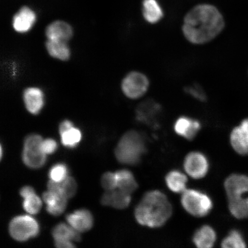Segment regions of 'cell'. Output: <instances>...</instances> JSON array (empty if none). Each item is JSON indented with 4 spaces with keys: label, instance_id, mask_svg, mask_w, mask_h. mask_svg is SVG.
Segmentation results:
<instances>
[{
    "label": "cell",
    "instance_id": "1",
    "mask_svg": "<svg viewBox=\"0 0 248 248\" xmlns=\"http://www.w3.org/2000/svg\"><path fill=\"white\" fill-rule=\"evenodd\" d=\"M224 26V18L218 9L213 5L202 4L186 14L182 30L188 42L200 45L216 38Z\"/></svg>",
    "mask_w": 248,
    "mask_h": 248
},
{
    "label": "cell",
    "instance_id": "2",
    "mask_svg": "<svg viewBox=\"0 0 248 248\" xmlns=\"http://www.w3.org/2000/svg\"><path fill=\"white\" fill-rule=\"evenodd\" d=\"M172 213V207L166 195L159 190L147 192L135 210V217L140 225L151 228H160L166 224Z\"/></svg>",
    "mask_w": 248,
    "mask_h": 248
},
{
    "label": "cell",
    "instance_id": "3",
    "mask_svg": "<svg viewBox=\"0 0 248 248\" xmlns=\"http://www.w3.org/2000/svg\"><path fill=\"white\" fill-rule=\"evenodd\" d=\"M145 152L146 143L143 136L140 133L131 130L121 138L115 149V155L120 163L133 166L140 162Z\"/></svg>",
    "mask_w": 248,
    "mask_h": 248
},
{
    "label": "cell",
    "instance_id": "4",
    "mask_svg": "<svg viewBox=\"0 0 248 248\" xmlns=\"http://www.w3.org/2000/svg\"><path fill=\"white\" fill-rule=\"evenodd\" d=\"M182 194V205L191 216L197 217L206 216L212 210V200L208 195L202 192L186 189Z\"/></svg>",
    "mask_w": 248,
    "mask_h": 248
},
{
    "label": "cell",
    "instance_id": "5",
    "mask_svg": "<svg viewBox=\"0 0 248 248\" xmlns=\"http://www.w3.org/2000/svg\"><path fill=\"white\" fill-rule=\"evenodd\" d=\"M9 233L15 240L28 241L37 236L40 232V225L37 220L29 215L15 217L9 226Z\"/></svg>",
    "mask_w": 248,
    "mask_h": 248
},
{
    "label": "cell",
    "instance_id": "6",
    "mask_svg": "<svg viewBox=\"0 0 248 248\" xmlns=\"http://www.w3.org/2000/svg\"><path fill=\"white\" fill-rule=\"evenodd\" d=\"M43 140L42 136L38 134L30 135L25 139L23 161L25 165L29 168H41L46 162V155L41 149Z\"/></svg>",
    "mask_w": 248,
    "mask_h": 248
},
{
    "label": "cell",
    "instance_id": "7",
    "mask_svg": "<svg viewBox=\"0 0 248 248\" xmlns=\"http://www.w3.org/2000/svg\"><path fill=\"white\" fill-rule=\"evenodd\" d=\"M150 87V80L144 74L132 71L124 77L121 88L124 95L131 100H138L146 94Z\"/></svg>",
    "mask_w": 248,
    "mask_h": 248
},
{
    "label": "cell",
    "instance_id": "8",
    "mask_svg": "<svg viewBox=\"0 0 248 248\" xmlns=\"http://www.w3.org/2000/svg\"><path fill=\"white\" fill-rule=\"evenodd\" d=\"M209 166L206 157L200 152H192L186 156L184 160L186 172L195 179L203 178L208 171Z\"/></svg>",
    "mask_w": 248,
    "mask_h": 248
},
{
    "label": "cell",
    "instance_id": "9",
    "mask_svg": "<svg viewBox=\"0 0 248 248\" xmlns=\"http://www.w3.org/2000/svg\"><path fill=\"white\" fill-rule=\"evenodd\" d=\"M55 246L60 248L75 247L74 242L81 239L80 232L74 229L69 224L61 223L56 225L52 231Z\"/></svg>",
    "mask_w": 248,
    "mask_h": 248
},
{
    "label": "cell",
    "instance_id": "10",
    "mask_svg": "<svg viewBox=\"0 0 248 248\" xmlns=\"http://www.w3.org/2000/svg\"><path fill=\"white\" fill-rule=\"evenodd\" d=\"M23 98L27 110L33 115H38L45 107V93L38 87H29L25 89Z\"/></svg>",
    "mask_w": 248,
    "mask_h": 248
},
{
    "label": "cell",
    "instance_id": "11",
    "mask_svg": "<svg viewBox=\"0 0 248 248\" xmlns=\"http://www.w3.org/2000/svg\"><path fill=\"white\" fill-rule=\"evenodd\" d=\"M36 20L35 12L29 7H24L14 16L12 27L16 32L26 33L32 29Z\"/></svg>",
    "mask_w": 248,
    "mask_h": 248
},
{
    "label": "cell",
    "instance_id": "12",
    "mask_svg": "<svg viewBox=\"0 0 248 248\" xmlns=\"http://www.w3.org/2000/svg\"><path fill=\"white\" fill-rule=\"evenodd\" d=\"M45 33L47 40L68 42L73 38L74 31L69 24L58 20L46 27Z\"/></svg>",
    "mask_w": 248,
    "mask_h": 248
},
{
    "label": "cell",
    "instance_id": "13",
    "mask_svg": "<svg viewBox=\"0 0 248 248\" xmlns=\"http://www.w3.org/2000/svg\"><path fill=\"white\" fill-rule=\"evenodd\" d=\"M68 224L79 232H88L94 224L92 213L89 210L82 209L74 211L66 216Z\"/></svg>",
    "mask_w": 248,
    "mask_h": 248
},
{
    "label": "cell",
    "instance_id": "14",
    "mask_svg": "<svg viewBox=\"0 0 248 248\" xmlns=\"http://www.w3.org/2000/svg\"><path fill=\"white\" fill-rule=\"evenodd\" d=\"M47 212L53 216L62 215L66 210L68 198L57 191L48 190L43 195Z\"/></svg>",
    "mask_w": 248,
    "mask_h": 248
},
{
    "label": "cell",
    "instance_id": "15",
    "mask_svg": "<svg viewBox=\"0 0 248 248\" xmlns=\"http://www.w3.org/2000/svg\"><path fill=\"white\" fill-rule=\"evenodd\" d=\"M102 205L113 207L117 209H124L131 202V194L126 193L119 189L107 191L102 195L101 200Z\"/></svg>",
    "mask_w": 248,
    "mask_h": 248
},
{
    "label": "cell",
    "instance_id": "16",
    "mask_svg": "<svg viewBox=\"0 0 248 248\" xmlns=\"http://www.w3.org/2000/svg\"><path fill=\"white\" fill-rule=\"evenodd\" d=\"M225 187L229 199L242 197L248 192V177L243 175H232L226 180Z\"/></svg>",
    "mask_w": 248,
    "mask_h": 248
},
{
    "label": "cell",
    "instance_id": "17",
    "mask_svg": "<svg viewBox=\"0 0 248 248\" xmlns=\"http://www.w3.org/2000/svg\"><path fill=\"white\" fill-rule=\"evenodd\" d=\"M201 128V124L198 121L186 117L179 118L174 124L176 133L189 140L195 137Z\"/></svg>",
    "mask_w": 248,
    "mask_h": 248
},
{
    "label": "cell",
    "instance_id": "18",
    "mask_svg": "<svg viewBox=\"0 0 248 248\" xmlns=\"http://www.w3.org/2000/svg\"><path fill=\"white\" fill-rule=\"evenodd\" d=\"M193 240L194 244L198 248H212L216 240V233L210 226L204 225L195 232Z\"/></svg>",
    "mask_w": 248,
    "mask_h": 248
},
{
    "label": "cell",
    "instance_id": "19",
    "mask_svg": "<svg viewBox=\"0 0 248 248\" xmlns=\"http://www.w3.org/2000/svg\"><path fill=\"white\" fill-rule=\"evenodd\" d=\"M46 48L48 54L56 60L62 61L70 60L71 49L67 42L47 40Z\"/></svg>",
    "mask_w": 248,
    "mask_h": 248
},
{
    "label": "cell",
    "instance_id": "20",
    "mask_svg": "<svg viewBox=\"0 0 248 248\" xmlns=\"http://www.w3.org/2000/svg\"><path fill=\"white\" fill-rule=\"evenodd\" d=\"M161 110L160 105L153 101H147L140 105L136 110V118L139 122L151 123Z\"/></svg>",
    "mask_w": 248,
    "mask_h": 248
},
{
    "label": "cell",
    "instance_id": "21",
    "mask_svg": "<svg viewBox=\"0 0 248 248\" xmlns=\"http://www.w3.org/2000/svg\"><path fill=\"white\" fill-rule=\"evenodd\" d=\"M117 180V188L126 193L132 194L137 190V182L130 170H120L115 172Z\"/></svg>",
    "mask_w": 248,
    "mask_h": 248
},
{
    "label": "cell",
    "instance_id": "22",
    "mask_svg": "<svg viewBox=\"0 0 248 248\" xmlns=\"http://www.w3.org/2000/svg\"><path fill=\"white\" fill-rule=\"evenodd\" d=\"M48 190H53L63 195L69 199L75 195L77 191V184L76 180L70 176L60 183L50 181L48 182Z\"/></svg>",
    "mask_w": 248,
    "mask_h": 248
},
{
    "label": "cell",
    "instance_id": "23",
    "mask_svg": "<svg viewBox=\"0 0 248 248\" xmlns=\"http://www.w3.org/2000/svg\"><path fill=\"white\" fill-rule=\"evenodd\" d=\"M187 176L179 170H173L166 176V183L170 190L175 193H182L187 189Z\"/></svg>",
    "mask_w": 248,
    "mask_h": 248
},
{
    "label": "cell",
    "instance_id": "24",
    "mask_svg": "<svg viewBox=\"0 0 248 248\" xmlns=\"http://www.w3.org/2000/svg\"><path fill=\"white\" fill-rule=\"evenodd\" d=\"M231 141L237 153L242 155H248V134L243 127L238 126L232 130Z\"/></svg>",
    "mask_w": 248,
    "mask_h": 248
},
{
    "label": "cell",
    "instance_id": "25",
    "mask_svg": "<svg viewBox=\"0 0 248 248\" xmlns=\"http://www.w3.org/2000/svg\"><path fill=\"white\" fill-rule=\"evenodd\" d=\"M142 14L145 20L150 24H156L162 19V8L156 0H144L142 4Z\"/></svg>",
    "mask_w": 248,
    "mask_h": 248
},
{
    "label": "cell",
    "instance_id": "26",
    "mask_svg": "<svg viewBox=\"0 0 248 248\" xmlns=\"http://www.w3.org/2000/svg\"><path fill=\"white\" fill-rule=\"evenodd\" d=\"M229 209L232 215L237 218L248 217V201L243 197H238L229 200Z\"/></svg>",
    "mask_w": 248,
    "mask_h": 248
},
{
    "label": "cell",
    "instance_id": "27",
    "mask_svg": "<svg viewBox=\"0 0 248 248\" xmlns=\"http://www.w3.org/2000/svg\"><path fill=\"white\" fill-rule=\"evenodd\" d=\"M62 144L69 148L78 146L82 138V132L75 126L60 134Z\"/></svg>",
    "mask_w": 248,
    "mask_h": 248
},
{
    "label": "cell",
    "instance_id": "28",
    "mask_svg": "<svg viewBox=\"0 0 248 248\" xmlns=\"http://www.w3.org/2000/svg\"><path fill=\"white\" fill-rule=\"evenodd\" d=\"M23 207L28 213L35 215L39 213L42 209V201L36 193H34L29 197L24 198Z\"/></svg>",
    "mask_w": 248,
    "mask_h": 248
},
{
    "label": "cell",
    "instance_id": "29",
    "mask_svg": "<svg viewBox=\"0 0 248 248\" xmlns=\"http://www.w3.org/2000/svg\"><path fill=\"white\" fill-rule=\"evenodd\" d=\"M69 170L64 163L55 164L49 170L48 176L50 181L60 183L63 181L69 176Z\"/></svg>",
    "mask_w": 248,
    "mask_h": 248
},
{
    "label": "cell",
    "instance_id": "30",
    "mask_svg": "<svg viewBox=\"0 0 248 248\" xmlns=\"http://www.w3.org/2000/svg\"><path fill=\"white\" fill-rule=\"evenodd\" d=\"M223 248H244L246 247L243 235L237 231H232L222 241Z\"/></svg>",
    "mask_w": 248,
    "mask_h": 248
},
{
    "label": "cell",
    "instance_id": "31",
    "mask_svg": "<svg viewBox=\"0 0 248 248\" xmlns=\"http://www.w3.org/2000/svg\"><path fill=\"white\" fill-rule=\"evenodd\" d=\"M184 91L187 94L190 95L196 100L204 102L207 100L206 95L202 88L198 84H193L185 87Z\"/></svg>",
    "mask_w": 248,
    "mask_h": 248
},
{
    "label": "cell",
    "instance_id": "32",
    "mask_svg": "<svg viewBox=\"0 0 248 248\" xmlns=\"http://www.w3.org/2000/svg\"><path fill=\"white\" fill-rule=\"evenodd\" d=\"M101 185L106 191H111L117 188V180L115 172H107L102 175Z\"/></svg>",
    "mask_w": 248,
    "mask_h": 248
},
{
    "label": "cell",
    "instance_id": "33",
    "mask_svg": "<svg viewBox=\"0 0 248 248\" xmlns=\"http://www.w3.org/2000/svg\"><path fill=\"white\" fill-rule=\"evenodd\" d=\"M58 147V143L55 140L52 139L43 140L41 149L46 155L55 153L57 151Z\"/></svg>",
    "mask_w": 248,
    "mask_h": 248
},
{
    "label": "cell",
    "instance_id": "34",
    "mask_svg": "<svg viewBox=\"0 0 248 248\" xmlns=\"http://www.w3.org/2000/svg\"><path fill=\"white\" fill-rule=\"evenodd\" d=\"M74 126V124L70 120H65L62 122L59 126V132L60 134L67 131Z\"/></svg>",
    "mask_w": 248,
    "mask_h": 248
},
{
    "label": "cell",
    "instance_id": "35",
    "mask_svg": "<svg viewBox=\"0 0 248 248\" xmlns=\"http://www.w3.org/2000/svg\"><path fill=\"white\" fill-rule=\"evenodd\" d=\"M34 193H35V190L29 186H24L20 191V194L23 198L29 197Z\"/></svg>",
    "mask_w": 248,
    "mask_h": 248
},
{
    "label": "cell",
    "instance_id": "36",
    "mask_svg": "<svg viewBox=\"0 0 248 248\" xmlns=\"http://www.w3.org/2000/svg\"><path fill=\"white\" fill-rule=\"evenodd\" d=\"M242 127L245 129L248 134V119L244 120L241 124Z\"/></svg>",
    "mask_w": 248,
    "mask_h": 248
},
{
    "label": "cell",
    "instance_id": "37",
    "mask_svg": "<svg viewBox=\"0 0 248 248\" xmlns=\"http://www.w3.org/2000/svg\"><path fill=\"white\" fill-rule=\"evenodd\" d=\"M3 156V149L1 143H0V161L1 160Z\"/></svg>",
    "mask_w": 248,
    "mask_h": 248
},
{
    "label": "cell",
    "instance_id": "38",
    "mask_svg": "<svg viewBox=\"0 0 248 248\" xmlns=\"http://www.w3.org/2000/svg\"><path fill=\"white\" fill-rule=\"evenodd\" d=\"M248 201V198H247Z\"/></svg>",
    "mask_w": 248,
    "mask_h": 248
}]
</instances>
